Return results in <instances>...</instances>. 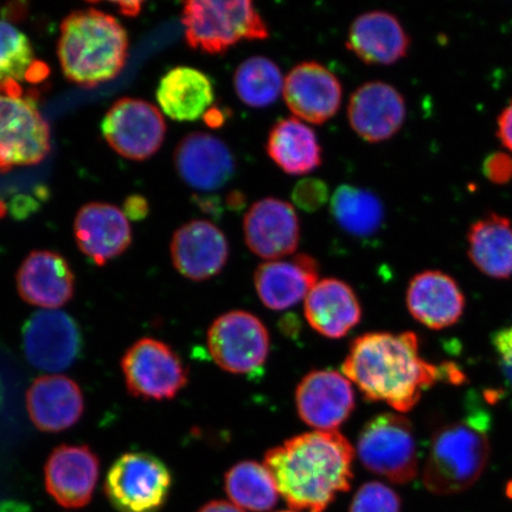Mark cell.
<instances>
[{"instance_id": "obj_38", "label": "cell", "mask_w": 512, "mask_h": 512, "mask_svg": "<svg viewBox=\"0 0 512 512\" xmlns=\"http://www.w3.org/2000/svg\"><path fill=\"white\" fill-rule=\"evenodd\" d=\"M497 137L502 144L512 152V100L510 104L504 108L499 114L497 120Z\"/></svg>"}, {"instance_id": "obj_43", "label": "cell", "mask_w": 512, "mask_h": 512, "mask_svg": "<svg viewBox=\"0 0 512 512\" xmlns=\"http://www.w3.org/2000/svg\"><path fill=\"white\" fill-rule=\"evenodd\" d=\"M279 512H297V511L293 510V511H279Z\"/></svg>"}, {"instance_id": "obj_11", "label": "cell", "mask_w": 512, "mask_h": 512, "mask_svg": "<svg viewBox=\"0 0 512 512\" xmlns=\"http://www.w3.org/2000/svg\"><path fill=\"white\" fill-rule=\"evenodd\" d=\"M101 127L112 149L132 160L155 155L166 133L165 120L158 108L150 102L131 98L115 102Z\"/></svg>"}, {"instance_id": "obj_8", "label": "cell", "mask_w": 512, "mask_h": 512, "mask_svg": "<svg viewBox=\"0 0 512 512\" xmlns=\"http://www.w3.org/2000/svg\"><path fill=\"white\" fill-rule=\"evenodd\" d=\"M172 486L169 467L147 452L119 457L105 480V495L118 512H159Z\"/></svg>"}, {"instance_id": "obj_19", "label": "cell", "mask_w": 512, "mask_h": 512, "mask_svg": "<svg viewBox=\"0 0 512 512\" xmlns=\"http://www.w3.org/2000/svg\"><path fill=\"white\" fill-rule=\"evenodd\" d=\"M179 177L190 188L213 191L226 185L235 174L232 150L220 138L204 132L188 134L175 151Z\"/></svg>"}, {"instance_id": "obj_2", "label": "cell", "mask_w": 512, "mask_h": 512, "mask_svg": "<svg viewBox=\"0 0 512 512\" xmlns=\"http://www.w3.org/2000/svg\"><path fill=\"white\" fill-rule=\"evenodd\" d=\"M355 448L338 431H312L267 451L264 465L293 510L324 512L354 479Z\"/></svg>"}, {"instance_id": "obj_31", "label": "cell", "mask_w": 512, "mask_h": 512, "mask_svg": "<svg viewBox=\"0 0 512 512\" xmlns=\"http://www.w3.org/2000/svg\"><path fill=\"white\" fill-rule=\"evenodd\" d=\"M224 490L236 507L252 512L272 510L280 496L271 472L253 460L235 464L226 473Z\"/></svg>"}, {"instance_id": "obj_30", "label": "cell", "mask_w": 512, "mask_h": 512, "mask_svg": "<svg viewBox=\"0 0 512 512\" xmlns=\"http://www.w3.org/2000/svg\"><path fill=\"white\" fill-rule=\"evenodd\" d=\"M332 217L344 232L355 238H368L379 232L384 221V207L373 191L343 184L331 197Z\"/></svg>"}, {"instance_id": "obj_33", "label": "cell", "mask_w": 512, "mask_h": 512, "mask_svg": "<svg viewBox=\"0 0 512 512\" xmlns=\"http://www.w3.org/2000/svg\"><path fill=\"white\" fill-rule=\"evenodd\" d=\"M48 66L35 60L30 40L14 25L0 19V83L40 82L47 78Z\"/></svg>"}, {"instance_id": "obj_1", "label": "cell", "mask_w": 512, "mask_h": 512, "mask_svg": "<svg viewBox=\"0 0 512 512\" xmlns=\"http://www.w3.org/2000/svg\"><path fill=\"white\" fill-rule=\"evenodd\" d=\"M445 370L427 362L412 331L368 332L352 341L342 373L364 399L384 402L399 413L418 405L425 390L445 379Z\"/></svg>"}, {"instance_id": "obj_21", "label": "cell", "mask_w": 512, "mask_h": 512, "mask_svg": "<svg viewBox=\"0 0 512 512\" xmlns=\"http://www.w3.org/2000/svg\"><path fill=\"white\" fill-rule=\"evenodd\" d=\"M347 48L364 63L392 66L407 56L411 37L390 12L368 11L351 23Z\"/></svg>"}, {"instance_id": "obj_35", "label": "cell", "mask_w": 512, "mask_h": 512, "mask_svg": "<svg viewBox=\"0 0 512 512\" xmlns=\"http://www.w3.org/2000/svg\"><path fill=\"white\" fill-rule=\"evenodd\" d=\"M330 190L328 184L319 178H304L296 184L292 191L294 206L306 211L316 213L329 200Z\"/></svg>"}, {"instance_id": "obj_3", "label": "cell", "mask_w": 512, "mask_h": 512, "mask_svg": "<svg viewBox=\"0 0 512 512\" xmlns=\"http://www.w3.org/2000/svg\"><path fill=\"white\" fill-rule=\"evenodd\" d=\"M128 37L117 18L95 9L79 10L64 19L59 59L64 75L82 87L110 81L123 70Z\"/></svg>"}, {"instance_id": "obj_6", "label": "cell", "mask_w": 512, "mask_h": 512, "mask_svg": "<svg viewBox=\"0 0 512 512\" xmlns=\"http://www.w3.org/2000/svg\"><path fill=\"white\" fill-rule=\"evenodd\" d=\"M50 151V128L34 96L19 82L0 83V172L41 163Z\"/></svg>"}, {"instance_id": "obj_27", "label": "cell", "mask_w": 512, "mask_h": 512, "mask_svg": "<svg viewBox=\"0 0 512 512\" xmlns=\"http://www.w3.org/2000/svg\"><path fill=\"white\" fill-rule=\"evenodd\" d=\"M215 99L209 76L191 67L171 69L160 80L157 100L163 112L176 121H195L204 117Z\"/></svg>"}, {"instance_id": "obj_15", "label": "cell", "mask_w": 512, "mask_h": 512, "mask_svg": "<svg viewBox=\"0 0 512 512\" xmlns=\"http://www.w3.org/2000/svg\"><path fill=\"white\" fill-rule=\"evenodd\" d=\"M283 94L287 107L298 119L322 125L341 108L343 87L330 69L309 61L297 64L288 72Z\"/></svg>"}, {"instance_id": "obj_23", "label": "cell", "mask_w": 512, "mask_h": 512, "mask_svg": "<svg viewBox=\"0 0 512 512\" xmlns=\"http://www.w3.org/2000/svg\"><path fill=\"white\" fill-rule=\"evenodd\" d=\"M74 232L81 252L98 266L123 254L132 242L126 215L107 203H89L81 208Z\"/></svg>"}, {"instance_id": "obj_32", "label": "cell", "mask_w": 512, "mask_h": 512, "mask_svg": "<svg viewBox=\"0 0 512 512\" xmlns=\"http://www.w3.org/2000/svg\"><path fill=\"white\" fill-rule=\"evenodd\" d=\"M284 76L277 63L265 56H252L236 68L234 89L243 104L265 108L284 91Z\"/></svg>"}, {"instance_id": "obj_39", "label": "cell", "mask_w": 512, "mask_h": 512, "mask_svg": "<svg viewBox=\"0 0 512 512\" xmlns=\"http://www.w3.org/2000/svg\"><path fill=\"white\" fill-rule=\"evenodd\" d=\"M147 213H149V204H147L143 196L133 195L125 201L124 214L127 219L133 221L143 220Z\"/></svg>"}, {"instance_id": "obj_7", "label": "cell", "mask_w": 512, "mask_h": 512, "mask_svg": "<svg viewBox=\"0 0 512 512\" xmlns=\"http://www.w3.org/2000/svg\"><path fill=\"white\" fill-rule=\"evenodd\" d=\"M361 463L374 475L407 484L418 475V445L412 422L396 413H382L363 426L357 440Z\"/></svg>"}, {"instance_id": "obj_18", "label": "cell", "mask_w": 512, "mask_h": 512, "mask_svg": "<svg viewBox=\"0 0 512 512\" xmlns=\"http://www.w3.org/2000/svg\"><path fill=\"white\" fill-rule=\"evenodd\" d=\"M171 258L183 277L204 281L220 274L229 259L226 235L214 223L194 220L177 230L171 242Z\"/></svg>"}, {"instance_id": "obj_16", "label": "cell", "mask_w": 512, "mask_h": 512, "mask_svg": "<svg viewBox=\"0 0 512 512\" xmlns=\"http://www.w3.org/2000/svg\"><path fill=\"white\" fill-rule=\"evenodd\" d=\"M100 475V460L86 445H61L44 467L48 494L63 508L80 509L92 501Z\"/></svg>"}, {"instance_id": "obj_10", "label": "cell", "mask_w": 512, "mask_h": 512, "mask_svg": "<svg viewBox=\"0 0 512 512\" xmlns=\"http://www.w3.org/2000/svg\"><path fill=\"white\" fill-rule=\"evenodd\" d=\"M211 357L228 373H255L267 362L271 337L262 320L247 311H230L216 318L208 331Z\"/></svg>"}, {"instance_id": "obj_12", "label": "cell", "mask_w": 512, "mask_h": 512, "mask_svg": "<svg viewBox=\"0 0 512 512\" xmlns=\"http://www.w3.org/2000/svg\"><path fill=\"white\" fill-rule=\"evenodd\" d=\"M25 357L37 369L61 371L78 360L83 347L80 326L66 312L42 310L23 325Z\"/></svg>"}, {"instance_id": "obj_22", "label": "cell", "mask_w": 512, "mask_h": 512, "mask_svg": "<svg viewBox=\"0 0 512 512\" xmlns=\"http://www.w3.org/2000/svg\"><path fill=\"white\" fill-rule=\"evenodd\" d=\"M319 265L309 254L266 261L254 273L256 293L268 309L283 311L306 299L318 283Z\"/></svg>"}, {"instance_id": "obj_29", "label": "cell", "mask_w": 512, "mask_h": 512, "mask_svg": "<svg viewBox=\"0 0 512 512\" xmlns=\"http://www.w3.org/2000/svg\"><path fill=\"white\" fill-rule=\"evenodd\" d=\"M467 255L480 272L494 279L512 277V223L491 213L472 224L467 233Z\"/></svg>"}, {"instance_id": "obj_37", "label": "cell", "mask_w": 512, "mask_h": 512, "mask_svg": "<svg viewBox=\"0 0 512 512\" xmlns=\"http://www.w3.org/2000/svg\"><path fill=\"white\" fill-rule=\"evenodd\" d=\"M483 175L491 183L508 184L512 181V157L505 152L490 153L484 159Z\"/></svg>"}, {"instance_id": "obj_9", "label": "cell", "mask_w": 512, "mask_h": 512, "mask_svg": "<svg viewBox=\"0 0 512 512\" xmlns=\"http://www.w3.org/2000/svg\"><path fill=\"white\" fill-rule=\"evenodd\" d=\"M121 370L133 398L174 399L189 381L188 368L170 345L156 338H142L121 358Z\"/></svg>"}, {"instance_id": "obj_28", "label": "cell", "mask_w": 512, "mask_h": 512, "mask_svg": "<svg viewBox=\"0 0 512 512\" xmlns=\"http://www.w3.org/2000/svg\"><path fill=\"white\" fill-rule=\"evenodd\" d=\"M268 156L288 175H307L322 165L323 150L315 131L298 118L278 121L268 134Z\"/></svg>"}, {"instance_id": "obj_24", "label": "cell", "mask_w": 512, "mask_h": 512, "mask_svg": "<svg viewBox=\"0 0 512 512\" xmlns=\"http://www.w3.org/2000/svg\"><path fill=\"white\" fill-rule=\"evenodd\" d=\"M407 307L415 320L431 330H443L458 323L465 309L462 288L450 275L440 271L416 274L408 285Z\"/></svg>"}, {"instance_id": "obj_34", "label": "cell", "mask_w": 512, "mask_h": 512, "mask_svg": "<svg viewBox=\"0 0 512 512\" xmlns=\"http://www.w3.org/2000/svg\"><path fill=\"white\" fill-rule=\"evenodd\" d=\"M401 498L386 484L368 482L357 490L349 512H401Z\"/></svg>"}, {"instance_id": "obj_41", "label": "cell", "mask_w": 512, "mask_h": 512, "mask_svg": "<svg viewBox=\"0 0 512 512\" xmlns=\"http://www.w3.org/2000/svg\"><path fill=\"white\" fill-rule=\"evenodd\" d=\"M204 120L209 127L219 128L227 120V112L221 110L219 107H211L210 110L204 114Z\"/></svg>"}, {"instance_id": "obj_5", "label": "cell", "mask_w": 512, "mask_h": 512, "mask_svg": "<svg viewBox=\"0 0 512 512\" xmlns=\"http://www.w3.org/2000/svg\"><path fill=\"white\" fill-rule=\"evenodd\" d=\"M182 22L189 47L211 55L227 53L242 41L270 37L265 19L251 0H190L184 3Z\"/></svg>"}, {"instance_id": "obj_14", "label": "cell", "mask_w": 512, "mask_h": 512, "mask_svg": "<svg viewBox=\"0 0 512 512\" xmlns=\"http://www.w3.org/2000/svg\"><path fill=\"white\" fill-rule=\"evenodd\" d=\"M243 235L253 254L267 261L281 260L297 251L300 222L291 203L266 197L252 204L243 219Z\"/></svg>"}, {"instance_id": "obj_26", "label": "cell", "mask_w": 512, "mask_h": 512, "mask_svg": "<svg viewBox=\"0 0 512 512\" xmlns=\"http://www.w3.org/2000/svg\"><path fill=\"white\" fill-rule=\"evenodd\" d=\"M304 312L311 328L330 339H339L361 322L362 307L352 287L343 280L318 281L305 299Z\"/></svg>"}, {"instance_id": "obj_20", "label": "cell", "mask_w": 512, "mask_h": 512, "mask_svg": "<svg viewBox=\"0 0 512 512\" xmlns=\"http://www.w3.org/2000/svg\"><path fill=\"white\" fill-rule=\"evenodd\" d=\"M16 281L19 296L24 302L42 309H59L74 297L72 267L59 253H30L19 267Z\"/></svg>"}, {"instance_id": "obj_25", "label": "cell", "mask_w": 512, "mask_h": 512, "mask_svg": "<svg viewBox=\"0 0 512 512\" xmlns=\"http://www.w3.org/2000/svg\"><path fill=\"white\" fill-rule=\"evenodd\" d=\"M27 408L38 430L57 433L78 424L85 398L78 383L62 375L38 377L27 393Z\"/></svg>"}, {"instance_id": "obj_4", "label": "cell", "mask_w": 512, "mask_h": 512, "mask_svg": "<svg viewBox=\"0 0 512 512\" xmlns=\"http://www.w3.org/2000/svg\"><path fill=\"white\" fill-rule=\"evenodd\" d=\"M489 418L475 413L434 433L422 473L425 488L438 496L462 494L482 477L489 464Z\"/></svg>"}, {"instance_id": "obj_17", "label": "cell", "mask_w": 512, "mask_h": 512, "mask_svg": "<svg viewBox=\"0 0 512 512\" xmlns=\"http://www.w3.org/2000/svg\"><path fill=\"white\" fill-rule=\"evenodd\" d=\"M406 117V101L389 83L367 82L350 96L349 124L357 136L368 143L392 139L405 124Z\"/></svg>"}, {"instance_id": "obj_40", "label": "cell", "mask_w": 512, "mask_h": 512, "mask_svg": "<svg viewBox=\"0 0 512 512\" xmlns=\"http://www.w3.org/2000/svg\"><path fill=\"white\" fill-rule=\"evenodd\" d=\"M197 512H245V510L236 507L232 502L213 501L203 505Z\"/></svg>"}, {"instance_id": "obj_36", "label": "cell", "mask_w": 512, "mask_h": 512, "mask_svg": "<svg viewBox=\"0 0 512 512\" xmlns=\"http://www.w3.org/2000/svg\"><path fill=\"white\" fill-rule=\"evenodd\" d=\"M491 343L499 370H501L505 382L512 388V322L494 332Z\"/></svg>"}, {"instance_id": "obj_42", "label": "cell", "mask_w": 512, "mask_h": 512, "mask_svg": "<svg viewBox=\"0 0 512 512\" xmlns=\"http://www.w3.org/2000/svg\"><path fill=\"white\" fill-rule=\"evenodd\" d=\"M118 6L121 14L134 17L139 15V12L142 11L143 3L140 2H119L115 3Z\"/></svg>"}, {"instance_id": "obj_13", "label": "cell", "mask_w": 512, "mask_h": 512, "mask_svg": "<svg viewBox=\"0 0 512 512\" xmlns=\"http://www.w3.org/2000/svg\"><path fill=\"white\" fill-rule=\"evenodd\" d=\"M356 406L354 384L336 370H313L298 384L299 418L317 431H336Z\"/></svg>"}]
</instances>
